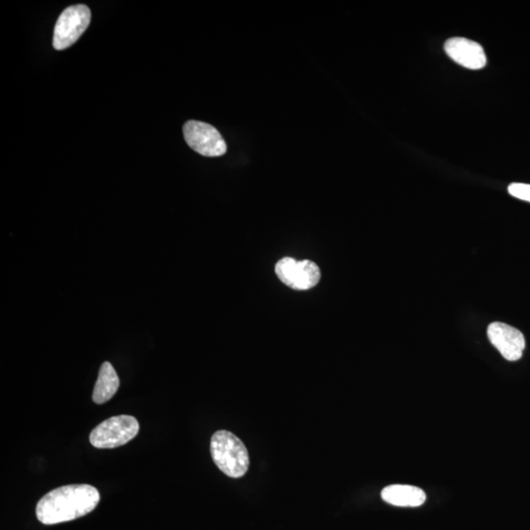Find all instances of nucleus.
Returning <instances> with one entry per match:
<instances>
[{"mask_svg":"<svg viewBox=\"0 0 530 530\" xmlns=\"http://www.w3.org/2000/svg\"><path fill=\"white\" fill-rule=\"evenodd\" d=\"M96 487L89 485H71L56 488L37 503V519L45 526L71 522L92 512L100 503Z\"/></svg>","mask_w":530,"mask_h":530,"instance_id":"nucleus-1","label":"nucleus"},{"mask_svg":"<svg viewBox=\"0 0 530 530\" xmlns=\"http://www.w3.org/2000/svg\"><path fill=\"white\" fill-rule=\"evenodd\" d=\"M212 457L215 465L232 478L245 475L250 466V457L245 444L230 431L220 430L213 434L211 442Z\"/></svg>","mask_w":530,"mask_h":530,"instance_id":"nucleus-2","label":"nucleus"},{"mask_svg":"<svg viewBox=\"0 0 530 530\" xmlns=\"http://www.w3.org/2000/svg\"><path fill=\"white\" fill-rule=\"evenodd\" d=\"M139 430L140 424L134 416H112L91 432L90 442L98 449L117 448L134 439Z\"/></svg>","mask_w":530,"mask_h":530,"instance_id":"nucleus-3","label":"nucleus"},{"mask_svg":"<svg viewBox=\"0 0 530 530\" xmlns=\"http://www.w3.org/2000/svg\"><path fill=\"white\" fill-rule=\"evenodd\" d=\"M91 17V11L86 5L78 4L66 8L54 28V49L63 51L77 42L87 30Z\"/></svg>","mask_w":530,"mask_h":530,"instance_id":"nucleus-4","label":"nucleus"},{"mask_svg":"<svg viewBox=\"0 0 530 530\" xmlns=\"http://www.w3.org/2000/svg\"><path fill=\"white\" fill-rule=\"evenodd\" d=\"M183 132L187 144L197 154L216 157L226 153L227 146L221 132L206 123L188 121Z\"/></svg>","mask_w":530,"mask_h":530,"instance_id":"nucleus-5","label":"nucleus"},{"mask_svg":"<svg viewBox=\"0 0 530 530\" xmlns=\"http://www.w3.org/2000/svg\"><path fill=\"white\" fill-rule=\"evenodd\" d=\"M276 273L281 282L297 291L314 288L321 277L320 269L315 262L296 261L292 258L279 261L276 267Z\"/></svg>","mask_w":530,"mask_h":530,"instance_id":"nucleus-6","label":"nucleus"},{"mask_svg":"<svg viewBox=\"0 0 530 530\" xmlns=\"http://www.w3.org/2000/svg\"><path fill=\"white\" fill-rule=\"evenodd\" d=\"M487 335L492 345L507 361L516 362L523 357L526 339L519 330L502 323L491 324Z\"/></svg>","mask_w":530,"mask_h":530,"instance_id":"nucleus-7","label":"nucleus"},{"mask_svg":"<svg viewBox=\"0 0 530 530\" xmlns=\"http://www.w3.org/2000/svg\"><path fill=\"white\" fill-rule=\"evenodd\" d=\"M444 50L452 60L468 69H482L487 63L484 47L465 37H452L445 43Z\"/></svg>","mask_w":530,"mask_h":530,"instance_id":"nucleus-8","label":"nucleus"},{"mask_svg":"<svg viewBox=\"0 0 530 530\" xmlns=\"http://www.w3.org/2000/svg\"><path fill=\"white\" fill-rule=\"evenodd\" d=\"M381 497L386 503L397 507H420L427 500L424 491L412 486L394 485L385 487Z\"/></svg>","mask_w":530,"mask_h":530,"instance_id":"nucleus-9","label":"nucleus"},{"mask_svg":"<svg viewBox=\"0 0 530 530\" xmlns=\"http://www.w3.org/2000/svg\"><path fill=\"white\" fill-rule=\"evenodd\" d=\"M119 377L115 367L108 362L103 363L92 393V401L101 405L108 402L118 390Z\"/></svg>","mask_w":530,"mask_h":530,"instance_id":"nucleus-10","label":"nucleus"},{"mask_svg":"<svg viewBox=\"0 0 530 530\" xmlns=\"http://www.w3.org/2000/svg\"><path fill=\"white\" fill-rule=\"evenodd\" d=\"M510 195L530 203V185L522 183L510 184L508 188Z\"/></svg>","mask_w":530,"mask_h":530,"instance_id":"nucleus-11","label":"nucleus"}]
</instances>
